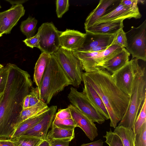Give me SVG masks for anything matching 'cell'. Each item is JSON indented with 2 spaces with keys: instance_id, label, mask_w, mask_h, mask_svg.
<instances>
[{
  "instance_id": "cell-1",
  "label": "cell",
  "mask_w": 146,
  "mask_h": 146,
  "mask_svg": "<svg viewBox=\"0 0 146 146\" xmlns=\"http://www.w3.org/2000/svg\"><path fill=\"white\" fill-rule=\"evenodd\" d=\"M32 85L27 72L9 63L7 81L0 102V139H10L23 110V100Z\"/></svg>"
},
{
  "instance_id": "cell-2",
  "label": "cell",
  "mask_w": 146,
  "mask_h": 146,
  "mask_svg": "<svg viewBox=\"0 0 146 146\" xmlns=\"http://www.w3.org/2000/svg\"><path fill=\"white\" fill-rule=\"evenodd\" d=\"M82 79L88 83L98 94L108 111L110 126L115 128L126 111L130 96L120 89L111 74L105 69L83 72Z\"/></svg>"
},
{
  "instance_id": "cell-3",
  "label": "cell",
  "mask_w": 146,
  "mask_h": 146,
  "mask_svg": "<svg viewBox=\"0 0 146 146\" xmlns=\"http://www.w3.org/2000/svg\"><path fill=\"white\" fill-rule=\"evenodd\" d=\"M146 99V72L137 60L131 85L129 104L125 113L118 125L133 129L143 103Z\"/></svg>"
},
{
  "instance_id": "cell-4",
  "label": "cell",
  "mask_w": 146,
  "mask_h": 146,
  "mask_svg": "<svg viewBox=\"0 0 146 146\" xmlns=\"http://www.w3.org/2000/svg\"><path fill=\"white\" fill-rule=\"evenodd\" d=\"M71 83L53 54H51L39 89L40 100L49 104L54 96Z\"/></svg>"
},
{
  "instance_id": "cell-5",
  "label": "cell",
  "mask_w": 146,
  "mask_h": 146,
  "mask_svg": "<svg viewBox=\"0 0 146 146\" xmlns=\"http://www.w3.org/2000/svg\"><path fill=\"white\" fill-rule=\"evenodd\" d=\"M71 85L78 87L82 81L83 73L80 60L70 51L60 47L53 54Z\"/></svg>"
},
{
  "instance_id": "cell-6",
  "label": "cell",
  "mask_w": 146,
  "mask_h": 146,
  "mask_svg": "<svg viewBox=\"0 0 146 146\" xmlns=\"http://www.w3.org/2000/svg\"><path fill=\"white\" fill-rule=\"evenodd\" d=\"M126 49L132 55V59L146 60V20L138 27H132L125 33Z\"/></svg>"
},
{
  "instance_id": "cell-7",
  "label": "cell",
  "mask_w": 146,
  "mask_h": 146,
  "mask_svg": "<svg viewBox=\"0 0 146 146\" xmlns=\"http://www.w3.org/2000/svg\"><path fill=\"white\" fill-rule=\"evenodd\" d=\"M59 31L52 22L42 23L38 29L37 34L40 37L39 49L42 52L53 54L60 48Z\"/></svg>"
},
{
  "instance_id": "cell-8",
  "label": "cell",
  "mask_w": 146,
  "mask_h": 146,
  "mask_svg": "<svg viewBox=\"0 0 146 146\" xmlns=\"http://www.w3.org/2000/svg\"><path fill=\"white\" fill-rule=\"evenodd\" d=\"M68 98L71 104L76 108L94 122L102 124L105 119L82 92L71 87Z\"/></svg>"
},
{
  "instance_id": "cell-9",
  "label": "cell",
  "mask_w": 146,
  "mask_h": 146,
  "mask_svg": "<svg viewBox=\"0 0 146 146\" xmlns=\"http://www.w3.org/2000/svg\"><path fill=\"white\" fill-rule=\"evenodd\" d=\"M124 48L116 44H112L106 50L98 52L95 56L80 60L83 70L89 72L101 69L102 65L121 52Z\"/></svg>"
},
{
  "instance_id": "cell-10",
  "label": "cell",
  "mask_w": 146,
  "mask_h": 146,
  "mask_svg": "<svg viewBox=\"0 0 146 146\" xmlns=\"http://www.w3.org/2000/svg\"><path fill=\"white\" fill-rule=\"evenodd\" d=\"M137 60L135 58L132 59L122 68L111 74L116 86L123 92L129 96Z\"/></svg>"
},
{
  "instance_id": "cell-11",
  "label": "cell",
  "mask_w": 146,
  "mask_h": 146,
  "mask_svg": "<svg viewBox=\"0 0 146 146\" xmlns=\"http://www.w3.org/2000/svg\"><path fill=\"white\" fill-rule=\"evenodd\" d=\"M25 10L22 4L12 5L9 9L0 12V30L1 33L9 34L25 14Z\"/></svg>"
},
{
  "instance_id": "cell-12",
  "label": "cell",
  "mask_w": 146,
  "mask_h": 146,
  "mask_svg": "<svg viewBox=\"0 0 146 146\" xmlns=\"http://www.w3.org/2000/svg\"><path fill=\"white\" fill-rule=\"evenodd\" d=\"M57 109V106H56L49 107L43 118L21 136L45 139L48 130L52 124Z\"/></svg>"
},
{
  "instance_id": "cell-13",
  "label": "cell",
  "mask_w": 146,
  "mask_h": 146,
  "mask_svg": "<svg viewBox=\"0 0 146 146\" xmlns=\"http://www.w3.org/2000/svg\"><path fill=\"white\" fill-rule=\"evenodd\" d=\"M70 109L72 117L77 124L84 131L86 136L91 141L98 135L96 125L84 113L71 104L68 106Z\"/></svg>"
},
{
  "instance_id": "cell-14",
  "label": "cell",
  "mask_w": 146,
  "mask_h": 146,
  "mask_svg": "<svg viewBox=\"0 0 146 146\" xmlns=\"http://www.w3.org/2000/svg\"><path fill=\"white\" fill-rule=\"evenodd\" d=\"M85 37V33L66 29L61 32L59 36L60 47L69 51L77 50L82 46Z\"/></svg>"
},
{
  "instance_id": "cell-15",
  "label": "cell",
  "mask_w": 146,
  "mask_h": 146,
  "mask_svg": "<svg viewBox=\"0 0 146 146\" xmlns=\"http://www.w3.org/2000/svg\"><path fill=\"white\" fill-rule=\"evenodd\" d=\"M142 17L139 9H134L127 7L120 2L119 5L111 11L106 13L94 24L100 23L130 19L133 18L140 19Z\"/></svg>"
},
{
  "instance_id": "cell-16",
  "label": "cell",
  "mask_w": 146,
  "mask_h": 146,
  "mask_svg": "<svg viewBox=\"0 0 146 146\" xmlns=\"http://www.w3.org/2000/svg\"><path fill=\"white\" fill-rule=\"evenodd\" d=\"M113 38L114 35H104L86 31L83 43L77 50L86 52L90 48L99 46L108 47L111 45Z\"/></svg>"
},
{
  "instance_id": "cell-17",
  "label": "cell",
  "mask_w": 146,
  "mask_h": 146,
  "mask_svg": "<svg viewBox=\"0 0 146 146\" xmlns=\"http://www.w3.org/2000/svg\"><path fill=\"white\" fill-rule=\"evenodd\" d=\"M123 20L103 22L94 24L86 31L104 35H114L124 27Z\"/></svg>"
},
{
  "instance_id": "cell-18",
  "label": "cell",
  "mask_w": 146,
  "mask_h": 146,
  "mask_svg": "<svg viewBox=\"0 0 146 146\" xmlns=\"http://www.w3.org/2000/svg\"><path fill=\"white\" fill-rule=\"evenodd\" d=\"M84 87L82 92L105 120L110 119L107 109L97 92L88 82L82 80Z\"/></svg>"
},
{
  "instance_id": "cell-19",
  "label": "cell",
  "mask_w": 146,
  "mask_h": 146,
  "mask_svg": "<svg viewBox=\"0 0 146 146\" xmlns=\"http://www.w3.org/2000/svg\"><path fill=\"white\" fill-rule=\"evenodd\" d=\"M130 54L125 48H124L121 52L105 62L102 65L101 69H105L112 74L128 62Z\"/></svg>"
},
{
  "instance_id": "cell-20",
  "label": "cell",
  "mask_w": 146,
  "mask_h": 146,
  "mask_svg": "<svg viewBox=\"0 0 146 146\" xmlns=\"http://www.w3.org/2000/svg\"><path fill=\"white\" fill-rule=\"evenodd\" d=\"M49 109L48 107L35 116L16 124L10 139L12 140L15 139L31 128L43 118Z\"/></svg>"
},
{
  "instance_id": "cell-21",
  "label": "cell",
  "mask_w": 146,
  "mask_h": 146,
  "mask_svg": "<svg viewBox=\"0 0 146 146\" xmlns=\"http://www.w3.org/2000/svg\"><path fill=\"white\" fill-rule=\"evenodd\" d=\"M117 1L115 0H100L97 6L87 17L84 23L85 29L92 25L106 14L108 9Z\"/></svg>"
},
{
  "instance_id": "cell-22",
  "label": "cell",
  "mask_w": 146,
  "mask_h": 146,
  "mask_svg": "<svg viewBox=\"0 0 146 146\" xmlns=\"http://www.w3.org/2000/svg\"><path fill=\"white\" fill-rule=\"evenodd\" d=\"M51 54L42 52L35 67L33 81L39 89L41 81L46 67L49 61Z\"/></svg>"
},
{
  "instance_id": "cell-23",
  "label": "cell",
  "mask_w": 146,
  "mask_h": 146,
  "mask_svg": "<svg viewBox=\"0 0 146 146\" xmlns=\"http://www.w3.org/2000/svg\"><path fill=\"white\" fill-rule=\"evenodd\" d=\"M113 132L119 137L124 146H135V134L132 129L118 125Z\"/></svg>"
},
{
  "instance_id": "cell-24",
  "label": "cell",
  "mask_w": 146,
  "mask_h": 146,
  "mask_svg": "<svg viewBox=\"0 0 146 146\" xmlns=\"http://www.w3.org/2000/svg\"><path fill=\"white\" fill-rule=\"evenodd\" d=\"M48 107L46 104L40 100L35 105L23 110L20 113L18 122L15 125L23 121L35 116Z\"/></svg>"
},
{
  "instance_id": "cell-25",
  "label": "cell",
  "mask_w": 146,
  "mask_h": 146,
  "mask_svg": "<svg viewBox=\"0 0 146 146\" xmlns=\"http://www.w3.org/2000/svg\"><path fill=\"white\" fill-rule=\"evenodd\" d=\"M52 128L45 139H64L74 137V129H69L59 128L52 124Z\"/></svg>"
},
{
  "instance_id": "cell-26",
  "label": "cell",
  "mask_w": 146,
  "mask_h": 146,
  "mask_svg": "<svg viewBox=\"0 0 146 146\" xmlns=\"http://www.w3.org/2000/svg\"><path fill=\"white\" fill-rule=\"evenodd\" d=\"M37 22V20L34 17L29 16L26 20L21 22L20 30L26 36V38H30L35 35Z\"/></svg>"
},
{
  "instance_id": "cell-27",
  "label": "cell",
  "mask_w": 146,
  "mask_h": 146,
  "mask_svg": "<svg viewBox=\"0 0 146 146\" xmlns=\"http://www.w3.org/2000/svg\"><path fill=\"white\" fill-rule=\"evenodd\" d=\"M13 140L15 146H38L43 139L21 136Z\"/></svg>"
},
{
  "instance_id": "cell-28",
  "label": "cell",
  "mask_w": 146,
  "mask_h": 146,
  "mask_svg": "<svg viewBox=\"0 0 146 146\" xmlns=\"http://www.w3.org/2000/svg\"><path fill=\"white\" fill-rule=\"evenodd\" d=\"M146 99L143 103L132 129L135 134L137 133L143 124L146 122Z\"/></svg>"
},
{
  "instance_id": "cell-29",
  "label": "cell",
  "mask_w": 146,
  "mask_h": 146,
  "mask_svg": "<svg viewBox=\"0 0 146 146\" xmlns=\"http://www.w3.org/2000/svg\"><path fill=\"white\" fill-rule=\"evenodd\" d=\"M52 125L63 129H73L77 127L76 124L73 118L60 119L54 117Z\"/></svg>"
},
{
  "instance_id": "cell-30",
  "label": "cell",
  "mask_w": 146,
  "mask_h": 146,
  "mask_svg": "<svg viewBox=\"0 0 146 146\" xmlns=\"http://www.w3.org/2000/svg\"><path fill=\"white\" fill-rule=\"evenodd\" d=\"M103 137L106 138L105 142L109 146H124L119 137L112 132L111 129L109 131H106V134Z\"/></svg>"
},
{
  "instance_id": "cell-31",
  "label": "cell",
  "mask_w": 146,
  "mask_h": 146,
  "mask_svg": "<svg viewBox=\"0 0 146 146\" xmlns=\"http://www.w3.org/2000/svg\"><path fill=\"white\" fill-rule=\"evenodd\" d=\"M135 146H146V122L135 134Z\"/></svg>"
},
{
  "instance_id": "cell-32",
  "label": "cell",
  "mask_w": 146,
  "mask_h": 146,
  "mask_svg": "<svg viewBox=\"0 0 146 146\" xmlns=\"http://www.w3.org/2000/svg\"><path fill=\"white\" fill-rule=\"evenodd\" d=\"M112 44L117 45L123 48H125L127 45L125 33L123 29L119 31L114 35Z\"/></svg>"
},
{
  "instance_id": "cell-33",
  "label": "cell",
  "mask_w": 146,
  "mask_h": 146,
  "mask_svg": "<svg viewBox=\"0 0 146 146\" xmlns=\"http://www.w3.org/2000/svg\"><path fill=\"white\" fill-rule=\"evenodd\" d=\"M56 12L57 17L61 18L69 9L68 0H57L56 1Z\"/></svg>"
},
{
  "instance_id": "cell-34",
  "label": "cell",
  "mask_w": 146,
  "mask_h": 146,
  "mask_svg": "<svg viewBox=\"0 0 146 146\" xmlns=\"http://www.w3.org/2000/svg\"><path fill=\"white\" fill-rule=\"evenodd\" d=\"M9 63L0 70V93L3 92L8 77Z\"/></svg>"
},
{
  "instance_id": "cell-35",
  "label": "cell",
  "mask_w": 146,
  "mask_h": 146,
  "mask_svg": "<svg viewBox=\"0 0 146 146\" xmlns=\"http://www.w3.org/2000/svg\"><path fill=\"white\" fill-rule=\"evenodd\" d=\"M29 107L35 105L40 100V93L38 87H32L29 94Z\"/></svg>"
},
{
  "instance_id": "cell-36",
  "label": "cell",
  "mask_w": 146,
  "mask_h": 146,
  "mask_svg": "<svg viewBox=\"0 0 146 146\" xmlns=\"http://www.w3.org/2000/svg\"><path fill=\"white\" fill-rule=\"evenodd\" d=\"M40 41V37L37 33L33 37L26 38L23 41L27 46L32 48L34 47L39 48Z\"/></svg>"
},
{
  "instance_id": "cell-37",
  "label": "cell",
  "mask_w": 146,
  "mask_h": 146,
  "mask_svg": "<svg viewBox=\"0 0 146 146\" xmlns=\"http://www.w3.org/2000/svg\"><path fill=\"white\" fill-rule=\"evenodd\" d=\"M73 139H52L47 140L51 146H69V143Z\"/></svg>"
},
{
  "instance_id": "cell-38",
  "label": "cell",
  "mask_w": 146,
  "mask_h": 146,
  "mask_svg": "<svg viewBox=\"0 0 146 146\" xmlns=\"http://www.w3.org/2000/svg\"><path fill=\"white\" fill-rule=\"evenodd\" d=\"M54 117L60 119H64L72 118V116L70 109L67 108L64 109H59L54 115Z\"/></svg>"
},
{
  "instance_id": "cell-39",
  "label": "cell",
  "mask_w": 146,
  "mask_h": 146,
  "mask_svg": "<svg viewBox=\"0 0 146 146\" xmlns=\"http://www.w3.org/2000/svg\"><path fill=\"white\" fill-rule=\"evenodd\" d=\"M124 6L129 8L134 9H139L137 4L138 0H122L120 2Z\"/></svg>"
},
{
  "instance_id": "cell-40",
  "label": "cell",
  "mask_w": 146,
  "mask_h": 146,
  "mask_svg": "<svg viewBox=\"0 0 146 146\" xmlns=\"http://www.w3.org/2000/svg\"><path fill=\"white\" fill-rule=\"evenodd\" d=\"M0 146H15L13 141L10 139H0Z\"/></svg>"
},
{
  "instance_id": "cell-41",
  "label": "cell",
  "mask_w": 146,
  "mask_h": 146,
  "mask_svg": "<svg viewBox=\"0 0 146 146\" xmlns=\"http://www.w3.org/2000/svg\"><path fill=\"white\" fill-rule=\"evenodd\" d=\"M103 140L100 139L89 143L83 144L80 146H103Z\"/></svg>"
},
{
  "instance_id": "cell-42",
  "label": "cell",
  "mask_w": 146,
  "mask_h": 146,
  "mask_svg": "<svg viewBox=\"0 0 146 146\" xmlns=\"http://www.w3.org/2000/svg\"><path fill=\"white\" fill-rule=\"evenodd\" d=\"M108 48L100 46H97L90 48L86 52H92L102 51L106 50Z\"/></svg>"
},
{
  "instance_id": "cell-43",
  "label": "cell",
  "mask_w": 146,
  "mask_h": 146,
  "mask_svg": "<svg viewBox=\"0 0 146 146\" xmlns=\"http://www.w3.org/2000/svg\"><path fill=\"white\" fill-rule=\"evenodd\" d=\"M29 94L27 95L24 98L23 106V110L29 107Z\"/></svg>"
},
{
  "instance_id": "cell-44",
  "label": "cell",
  "mask_w": 146,
  "mask_h": 146,
  "mask_svg": "<svg viewBox=\"0 0 146 146\" xmlns=\"http://www.w3.org/2000/svg\"><path fill=\"white\" fill-rule=\"evenodd\" d=\"M7 1L9 2L12 5L22 4V3H25L27 1L26 0H16V1H12V0H6Z\"/></svg>"
},
{
  "instance_id": "cell-45",
  "label": "cell",
  "mask_w": 146,
  "mask_h": 146,
  "mask_svg": "<svg viewBox=\"0 0 146 146\" xmlns=\"http://www.w3.org/2000/svg\"><path fill=\"white\" fill-rule=\"evenodd\" d=\"M38 146H50L49 141L46 139L43 140Z\"/></svg>"
},
{
  "instance_id": "cell-46",
  "label": "cell",
  "mask_w": 146,
  "mask_h": 146,
  "mask_svg": "<svg viewBox=\"0 0 146 146\" xmlns=\"http://www.w3.org/2000/svg\"><path fill=\"white\" fill-rule=\"evenodd\" d=\"M3 94V93H0V101L1 100V99L2 98Z\"/></svg>"
},
{
  "instance_id": "cell-47",
  "label": "cell",
  "mask_w": 146,
  "mask_h": 146,
  "mask_svg": "<svg viewBox=\"0 0 146 146\" xmlns=\"http://www.w3.org/2000/svg\"><path fill=\"white\" fill-rule=\"evenodd\" d=\"M4 67L3 66L0 64V70Z\"/></svg>"
},
{
  "instance_id": "cell-48",
  "label": "cell",
  "mask_w": 146,
  "mask_h": 146,
  "mask_svg": "<svg viewBox=\"0 0 146 146\" xmlns=\"http://www.w3.org/2000/svg\"><path fill=\"white\" fill-rule=\"evenodd\" d=\"M3 35V34L1 33V32L0 30V37H1Z\"/></svg>"
},
{
  "instance_id": "cell-49",
  "label": "cell",
  "mask_w": 146,
  "mask_h": 146,
  "mask_svg": "<svg viewBox=\"0 0 146 146\" xmlns=\"http://www.w3.org/2000/svg\"><path fill=\"white\" fill-rule=\"evenodd\" d=\"M1 5H0V8H1Z\"/></svg>"
},
{
  "instance_id": "cell-50",
  "label": "cell",
  "mask_w": 146,
  "mask_h": 146,
  "mask_svg": "<svg viewBox=\"0 0 146 146\" xmlns=\"http://www.w3.org/2000/svg\"><path fill=\"white\" fill-rule=\"evenodd\" d=\"M50 146H51L50 145Z\"/></svg>"
}]
</instances>
